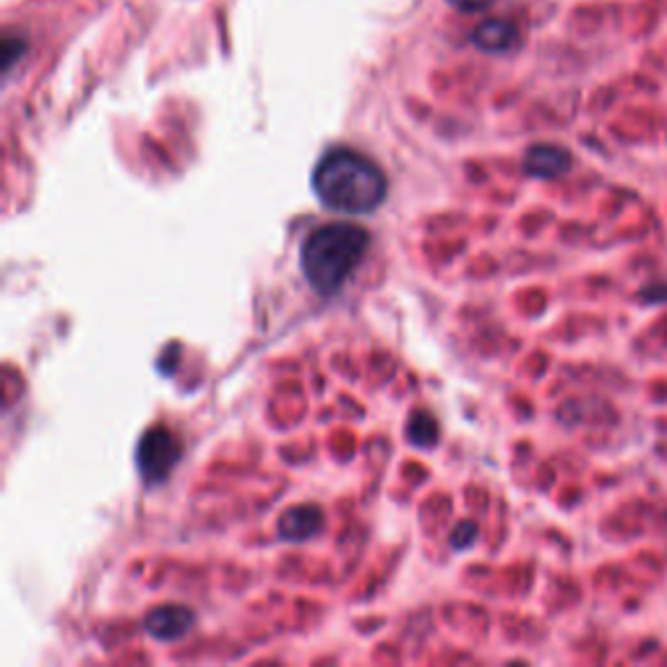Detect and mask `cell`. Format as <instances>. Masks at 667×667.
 Segmentation results:
<instances>
[{
  "label": "cell",
  "mask_w": 667,
  "mask_h": 667,
  "mask_svg": "<svg viewBox=\"0 0 667 667\" xmlns=\"http://www.w3.org/2000/svg\"><path fill=\"white\" fill-rule=\"evenodd\" d=\"M314 190L326 209L339 215H373L386 201L383 170L352 149H331L314 170Z\"/></svg>",
  "instance_id": "1"
},
{
  "label": "cell",
  "mask_w": 667,
  "mask_h": 667,
  "mask_svg": "<svg viewBox=\"0 0 667 667\" xmlns=\"http://www.w3.org/2000/svg\"><path fill=\"white\" fill-rule=\"evenodd\" d=\"M371 236L365 227L352 222L321 225L303 240L300 269L305 282L318 295L331 297L342 289L360 261L365 259Z\"/></svg>",
  "instance_id": "2"
},
{
  "label": "cell",
  "mask_w": 667,
  "mask_h": 667,
  "mask_svg": "<svg viewBox=\"0 0 667 667\" xmlns=\"http://www.w3.org/2000/svg\"><path fill=\"white\" fill-rule=\"evenodd\" d=\"M183 446L175 438L173 430L162 428H149L144 436H141L139 449H136V467L141 480L146 482V485H160V482H165L173 470L177 467V461H181Z\"/></svg>",
  "instance_id": "3"
},
{
  "label": "cell",
  "mask_w": 667,
  "mask_h": 667,
  "mask_svg": "<svg viewBox=\"0 0 667 667\" xmlns=\"http://www.w3.org/2000/svg\"><path fill=\"white\" fill-rule=\"evenodd\" d=\"M196 615L190 613L188 608L183 605H165V608H154L152 613L144 619V628L146 634L154 638V642L162 644H173L181 642L183 636L190 634L194 628Z\"/></svg>",
  "instance_id": "4"
},
{
  "label": "cell",
  "mask_w": 667,
  "mask_h": 667,
  "mask_svg": "<svg viewBox=\"0 0 667 667\" xmlns=\"http://www.w3.org/2000/svg\"><path fill=\"white\" fill-rule=\"evenodd\" d=\"M571 165H573L571 154L558 144L529 146L522 162L524 173L529 177H537V181H556V177L569 173Z\"/></svg>",
  "instance_id": "5"
},
{
  "label": "cell",
  "mask_w": 667,
  "mask_h": 667,
  "mask_svg": "<svg viewBox=\"0 0 667 667\" xmlns=\"http://www.w3.org/2000/svg\"><path fill=\"white\" fill-rule=\"evenodd\" d=\"M324 529V511L314 503H303L282 514L280 537L287 543H305Z\"/></svg>",
  "instance_id": "6"
},
{
  "label": "cell",
  "mask_w": 667,
  "mask_h": 667,
  "mask_svg": "<svg viewBox=\"0 0 667 667\" xmlns=\"http://www.w3.org/2000/svg\"><path fill=\"white\" fill-rule=\"evenodd\" d=\"M472 45L491 55L509 53V50L520 45V30L506 19H488L480 26H474Z\"/></svg>",
  "instance_id": "7"
},
{
  "label": "cell",
  "mask_w": 667,
  "mask_h": 667,
  "mask_svg": "<svg viewBox=\"0 0 667 667\" xmlns=\"http://www.w3.org/2000/svg\"><path fill=\"white\" fill-rule=\"evenodd\" d=\"M407 438L417 449H433L438 444V425L428 413H415L407 423Z\"/></svg>",
  "instance_id": "8"
},
{
  "label": "cell",
  "mask_w": 667,
  "mask_h": 667,
  "mask_svg": "<svg viewBox=\"0 0 667 667\" xmlns=\"http://www.w3.org/2000/svg\"><path fill=\"white\" fill-rule=\"evenodd\" d=\"M638 300H642L644 305L667 303V282H652V285L642 287V293H638Z\"/></svg>",
  "instance_id": "9"
},
{
  "label": "cell",
  "mask_w": 667,
  "mask_h": 667,
  "mask_svg": "<svg viewBox=\"0 0 667 667\" xmlns=\"http://www.w3.org/2000/svg\"><path fill=\"white\" fill-rule=\"evenodd\" d=\"M474 535H478V527H474L472 522H464V524H461V527L451 535L453 548H467V545H470V543L474 540Z\"/></svg>",
  "instance_id": "10"
},
{
  "label": "cell",
  "mask_w": 667,
  "mask_h": 667,
  "mask_svg": "<svg viewBox=\"0 0 667 667\" xmlns=\"http://www.w3.org/2000/svg\"><path fill=\"white\" fill-rule=\"evenodd\" d=\"M449 3H451L453 9H457V11H464V13H478V11L491 9V6L495 3V0H449Z\"/></svg>",
  "instance_id": "11"
}]
</instances>
